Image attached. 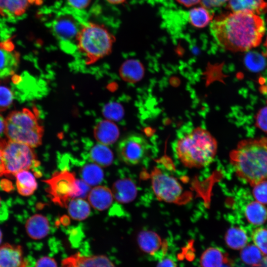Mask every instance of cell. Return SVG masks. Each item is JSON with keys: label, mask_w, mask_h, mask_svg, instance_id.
<instances>
[{"label": "cell", "mask_w": 267, "mask_h": 267, "mask_svg": "<svg viewBox=\"0 0 267 267\" xmlns=\"http://www.w3.org/2000/svg\"><path fill=\"white\" fill-rule=\"evenodd\" d=\"M210 30L218 44L233 52L245 51L258 46L265 32L263 20L248 11L232 12L213 20Z\"/></svg>", "instance_id": "obj_1"}, {"label": "cell", "mask_w": 267, "mask_h": 267, "mask_svg": "<svg viewBox=\"0 0 267 267\" xmlns=\"http://www.w3.org/2000/svg\"><path fill=\"white\" fill-rule=\"evenodd\" d=\"M217 142L206 129L190 125L178 131L173 147L176 156L186 167L201 168L209 165L217 151Z\"/></svg>", "instance_id": "obj_2"}, {"label": "cell", "mask_w": 267, "mask_h": 267, "mask_svg": "<svg viewBox=\"0 0 267 267\" xmlns=\"http://www.w3.org/2000/svg\"><path fill=\"white\" fill-rule=\"evenodd\" d=\"M229 157L236 175L243 181L252 186L267 181V137L241 140Z\"/></svg>", "instance_id": "obj_3"}, {"label": "cell", "mask_w": 267, "mask_h": 267, "mask_svg": "<svg viewBox=\"0 0 267 267\" xmlns=\"http://www.w3.org/2000/svg\"><path fill=\"white\" fill-rule=\"evenodd\" d=\"M4 134L9 140L38 147L42 143L43 127L36 108H24L9 114L5 119Z\"/></svg>", "instance_id": "obj_4"}, {"label": "cell", "mask_w": 267, "mask_h": 267, "mask_svg": "<svg viewBox=\"0 0 267 267\" xmlns=\"http://www.w3.org/2000/svg\"><path fill=\"white\" fill-rule=\"evenodd\" d=\"M76 44L87 63H93L111 52L115 38L103 25L88 22L76 36Z\"/></svg>", "instance_id": "obj_5"}, {"label": "cell", "mask_w": 267, "mask_h": 267, "mask_svg": "<svg viewBox=\"0 0 267 267\" xmlns=\"http://www.w3.org/2000/svg\"><path fill=\"white\" fill-rule=\"evenodd\" d=\"M3 175L13 176L18 172L39 166L32 147L20 142L5 140L2 149Z\"/></svg>", "instance_id": "obj_6"}, {"label": "cell", "mask_w": 267, "mask_h": 267, "mask_svg": "<svg viewBox=\"0 0 267 267\" xmlns=\"http://www.w3.org/2000/svg\"><path fill=\"white\" fill-rule=\"evenodd\" d=\"M44 181L52 202L61 207H67L71 199L78 197L80 189L74 173L66 170L55 172Z\"/></svg>", "instance_id": "obj_7"}, {"label": "cell", "mask_w": 267, "mask_h": 267, "mask_svg": "<svg viewBox=\"0 0 267 267\" xmlns=\"http://www.w3.org/2000/svg\"><path fill=\"white\" fill-rule=\"evenodd\" d=\"M153 190L160 200L170 203H182L185 193L177 179L170 174L155 168L151 174Z\"/></svg>", "instance_id": "obj_8"}, {"label": "cell", "mask_w": 267, "mask_h": 267, "mask_svg": "<svg viewBox=\"0 0 267 267\" xmlns=\"http://www.w3.org/2000/svg\"><path fill=\"white\" fill-rule=\"evenodd\" d=\"M149 148L147 140L138 134L129 135L121 140L117 147L119 158L129 165H136L146 157Z\"/></svg>", "instance_id": "obj_9"}, {"label": "cell", "mask_w": 267, "mask_h": 267, "mask_svg": "<svg viewBox=\"0 0 267 267\" xmlns=\"http://www.w3.org/2000/svg\"><path fill=\"white\" fill-rule=\"evenodd\" d=\"M137 242L144 252L158 257L160 259L164 257L167 245L156 233L149 230L142 231L137 236Z\"/></svg>", "instance_id": "obj_10"}, {"label": "cell", "mask_w": 267, "mask_h": 267, "mask_svg": "<svg viewBox=\"0 0 267 267\" xmlns=\"http://www.w3.org/2000/svg\"><path fill=\"white\" fill-rule=\"evenodd\" d=\"M62 267H116L110 260L104 255L85 256L76 253L64 259Z\"/></svg>", "instance_id": "obj_11"}, {"label": "cell", "mask_w": 267, "mask_h": 267, "mask_svg": "<svg viewBox=\"0 0 267 267\" xmlns=\"http://www.w3.org/2000/svg\"><path fill=\"white\" fill-rule=\"evenodd\" d=\"M27 265L20 245L5 243L0 246V267H26Z\"/></svg>", "instance_id": "obj_12"}, {"label": "cell", "mask_w": 267, "mask_h": 267, "mask_svg": "<svg viewBox=\"0 0 267 267\" xmlns=\"http://www.w3.org/2000/svg\"><path fill=\"white\" fill-rule=\"evenodd\" d=\"M111 191L113 198L121 203H128L133 201L137 193L135 183L129 178L116 180L113 184Z\"/></svg>", "instance_id": "obj_13"}, {"label": "cell", "mask_w": 267, "mask_h": 267, "mask_svg": "<svg viewBox=\"0 0 267 267\" xmlns=\"http://www.w3.org/2000/svg\"><path fill=\"white\" fill-rule=\"evenodd\" d=\"M36 0H0V15L7 19L23 15Z\"/></svg>", "instance_id": "obj_14"}, {"label": "cell", "mask_w": 267, "mask_h": 267, "mask_svg": "<svg viewBox=\"0 0 267 267\" xmlns=\"http://www.w3.org/2000/svg\"><path fill=\"white\" fill-rule=\"evenodd\" d=\"M88 199L93 208L103 211L111 205L113 196L112 191L107 187L97 185L90 190Z\"/></svg>", "instance_id": "obj_15"}, {"label": "cell", "mask_w": 267, "mask_h": 267, "mask_svg": "<svg viewBox=\"0 0 267 267\" xmlns=\"http://www.w3.org/2000/svg\"><path fill=\"white\" fill-rule=\"evenodd\" d=\"M25 228L28 236L35 240L45 237L49 231V224L47 219L41 214H35L30 217L25 224Z\"/></svg>", "instance_id": "obj_16"}, {"label": "cell", "mask_w": 267, "mask_h": 267, "mask_svg": "<svg viewBox=\"0 0 267 267\" xmlns=\"http://www.w3.org/2000/svg\"><path fill=\"white\" fill-rule=\"evenodd\" d=\"M94 137L100 143L110 145L118 139L119 132L117 127L109 121H102L95 127Z\"/></svg>", "instance_id": "obj_17"}, {"label": "cell", "mask_w": 267, "mask_h": 267, "mask_svg": "<svg viewBox=\"0 0 267 267\" xmlns=\"http://www.w3.org/2000/svg\"><path fill=\"white\" fill-rule=\"evenodd\" d=\"M19 59L18 52L7 50L0 46V78L13 75L18 67Z\"/></svg>", "instance_id": "obj_18"}, {"label": "cell", "mask_w": 267, "mask_h": 267, "mask_svg": "<svg viewBox=\"0 0 267 267\" xmlns=\"http://www.w3.org/2000/svg\"><path fill=\"white\" fill-rule=\"evenodd\" d=\"M227 6L232 12L248 11L257 15L267 11L264 0H228Z\"/></svg>", "instance_id": "obj_19"}, {"label": "cell", "mask_w": 267, "mask_h": 267, "mask_svg": "<svg viewBox=\"0 0 267 267\" xmlns=\"http://www.w3.org/2000/svg\"><path fill=\"white\" fill-rule=\"evenodd\" d=\"M144 72L142 64L136 59L127 60L120 69V74L122 79L131 83H136L141 80Z\"/></svg>", "instance_id": "obj_20"}, {"label": "cell", "mask_w": 267, "mask_h": 267, "mask_svg": "<svg viewBox=\"0 0 267 267\" xmlns=\"http://www.w3.org/2000/svg\"><path fill=\"white\" fill-rule=\"evenodd\" d=\"M16 179V187L19 194L23 196L32 194L37 187L35 178L32 173L28 170H22L14 176Z\"/></svg>", "instance_id": "obj_21"}, {"label": "cell", "mask_w": 267, "mask_h": 267, "mask_svg": "<svg viewBox=\"0 0 267 267\" xmlns=\"http://www.w3.org/2000/svg\"><path fill=\"white\" fill-rule=\"evenodd\" d=\"M248 221L255 225L263 224L267 220V208L257 201L249 203L244 210Z\"/></svg>", "instance_id": "obj_22"}, {"label": "cell", "mask_w": 267, "mask_h": 267, "mask_svg": "<svg viewBox=\"0 0 267 267\" xmlns=\"http://www.w3.org/2000/svg\"><path fill=\"white\" fill-rule=\"evenodd\" d=\"M227 261L225 254L220 249L215 247L206 249L200 258L202 267H221Z\"/></svg>", "instance_id": "obj_23"}, {"label": "cell", "mask_w": 267, "mask_h": 267, "mask_svg": "<svg viewBox=\"0 0 267 267\" xmlns=\"http://www.w3.org/2000/svg\"><path fill=\"white\" fill-rule=\"evenodd\" d=\"M89 156L92 161L102 167L109 166L114 159L112 150L106 145L100 143L91 148Z\"/></svg>", "instance_id": "obj_24"}, {"label": "cell", "mask_w": 267, "mask_h": 267, "mask_svg": "<svg viewBox=\"0 0 267 267\" xmlns=\"http://www.w3.org/2000/svg\"><path fill=\"white\" fill-rule=\"evenodd\" d=\"M52 29L55 35L60 39H67L76 37L79 30L75 22L69 18H59L52 24Z\"/></svg>", "instance_id": "obj_25"}, {"label": "cell", "mask_w": 267, "mask_h": 267, "mask_svg": "<svg viewBox=\"0 0 267 267\" xmlns=\"http://www.w3.org/2000/svg\"><path fill=\"white\" fill-rule=\"evenodd\" d=\"M67 207L69 216L72 219L77 221L86 219L90 213L89 204L83 198L71 199Z\"/></svg>", "instance_id": "obj_26"}, {"label": "cell", "mask_w": 267, "mask_h": 267, "mask_svg": "<svg viewBox=\"0 0 267 267\" xmlns=\"http://www.w3.org/2000/svg\"><path fill=\"white\" fill-rule=\"evenodd\" d=\"M225 242L231 249L240 250L247 244L248 238L245 231L238 227H233L226 232L225 236Z\"/></svg>", "instance_id": "obj_27"}, {"label": "cell", "mask_w": 267, "mask_h": 267, "mask_svg": "<svg viewBox=\"0 0 267 267\" xmlns=\"http://www.w3.org/2000/svg\"><path fill=\"white\" fill-rule=\"evenodd\" d=\"M82 179L89 186H96L101 182L104 173L101 167L95 163L84 165L81 169Z\"/></svg>", "instance_id": "obj_28"}, {"label": "cell", "mask_w": 267, "mask_h": 267, "mask_svg": "<svg viewBox=\"0 0 267 267\" xmlns=\"http://www.w3.org/2000/svg\"><path fill=\"white\" fill-rule=\"evenodd\" d=\"M188 18L193 27L202 28L212 21L213 15L208 8L201 6L191 9L189 12Z\"/></svg>", "instance_id": "obj_29"}, {"label": "cell", "mask_w": 267, "mask_h": 267, "mask_svg": "<svg viewBox=\"0 0 267 267\" xmlns=\"http://www.w3.org/2000/svg\"><path fill=\"white\" fill-rule=\"evenodd\" d=\"M240 257L244 263L254 267L260 266L264 260L262 253L253 244L248 245L243 248Z\"/></svg>", "instance_id": "obj_30"}, {"label": "cell", "mask_w": 267, "mask_h": 267, "mask_svg": "<svg viewBox=\"0 0 267 267\" xmlns=\"http://www.w3.org/2000/svg\"><path fill=\"white\" fill-rule=\"evenodd\" d=\"M14 97L12 88L3 82L0 84V112L8 109L12 104Z\"/></svg>", "instance_id": "obj_31"}, {"label": "cell", "mask_w": 267, "mask_h": 267, "mask_svg": "<svg viewBox=\"0 0 267 267\" xmlns=\"http://www.w3.org/2000/svg\"><path fill=\"white\" fill-rule=\"evenodd\" d=\"M252 238L262 254L267 255V229L263 227L255 229L252 233Z\"/></svg>", "instance_id": "obj_32"}, {"label": "cell", "mask_w": 267, "mask_h": 267, "mask_svg": "<svg viewBox=\"0 0 267 267\" xmlns=\"http://www.w3.org/2000/svg\"><path fill=\"white\" fill-rule=\"evenodd\" d=\"M253 187L256 201L264 205L267 204V181L261 182Z\"/></svg>", "instance_id": "obj_33"}, {"label": "cell", "mask_w": 267, "mask_h": 267, "mask_svg": "<svg viewBox=\"0 0 267 267\" xmlns=\"http://www.w3.org/2000/svg\"><path fill=\"white\" fill-rule=\"evenodd\" d=\"M256 125L262 131L267 133V106L258 112L256 116Z\"/></svg>", "instance_id": "obj_34"}, {"label": "cell", "mask_w": 267, "mask_h": 267, "mask_svg": "<svg viewBox=\"0 0 267 267\" xmlns=\"http://www.w3.org/2000/svg\"><path fill=\"white\" fill-rule=\"evenodd\" d=\"M105 115L113 119H118L122 115V109L119 105L114 104L107 106L104 111Z\"/></svg>", "instance_id": "obj_35"}, {"label": "cell", "mask_w": 267, "mask_h": 267, "mask_svg": "<svg viewBox=\"0 0 267 267\" xmlns=\"http://www.w3.org/2000/svg\"><path fill=\"white\" fill-rule=\"evenodd\" d=\"M35 267H57V266L54 259L45 256L37 260Z\"/></svg>", "instance_id": "obj_36"}, {"label": "cell", "mask_w": 267, "mask_h": 267, "mask_svg": "<svg viewBox=\"0 0 267 267\" xmlns=\"http://www.w3.org/2000/svg\"><path fill=\"white\" fill-rule=\"evenodd\" d=\"M77 182L79 187V193L77 198L85 199L88 197L90 192V186L83 179H77Z\"/></svg>", "instance_id": "obj_37"}, {"label": "cell", "mask_w": 267, "mask_h": 267, "mask_svg": "<svg viewBox=\"0 0 267 267\" xmlns=\"http://www.w3.org/2000/svg\"><path fill=\"white\" fill-rule=\"evenodd\" d=\"M66 1L70 7L76 9L82 10L89 6L91 0H66Z\"/></svg>", "instance_id": "obj_38"}, {"label": "cell", "mask_w": 267, "mask_h": 267, "mask_svg": "<svg viewBox=\"0 0 267 267\" xmlns=\"http://www.w3.org/2000/svg\"><path fill=\"white\" fill-rule=\"evenodd\" d=\"M228 0H201L202 6L209 9L223 5Z\"/></svg>", "instance_id": "obj_39"}, {"label": "cell", "mask_w": 267, "mask_h": 267, "mask_svg": "<svg viewBox=\"0 0 267 267\" xmlns=\"http://www.w3.org/2000/svg\"><path fill=\"white\" fill-rule=\"evenodd\" d=\"M157 267H177L175 262L170 257H163L159 262Z\"/></svg>", "instance_id": "obj_40"}, {"label": "cell", "mask_w": 267, "mask_h": 267, "mask_svg": "<svg viewBox=\"0 0 267 267\" xmlns=\"http://www.w3.org/2000/svg\"><path fill=\"white\" fill-rule=\"evenodd\" d=\"M179 3L189 7L201 2V0H176Z\"/></svg>", "instance_id": "obj_41"}, {"label": "cell", "mask_w": 267, "mask_h": 267, "mask_svg": "<svg viewBox=\"0 0 267 267\" xmlns=\"http://www.w3.org/2000/svg\"><path fill=\"white\" fill-rule=\"evenodd\" d=\"M5 140L0 137V176H3V168L2 164V149Z\"/></svg>", "instance_id": "obj_42"}, {"label": "cell", "mask_w": 267, "mask_h": 267, "mask_svg": "<svg viewBox=\"0 0 267 267\" xmlns=\"http://www.w3.org/2000/svg\"><path fill=\"white\" fill-rule=\"evenodd\" d=\"M5 128V120L0 114V137L4 133Z\"/></svg>", "instance_id": "obj_43"}, {"label": "cell", "mask_w": 267, "mask_h": 267, "mask_svg": "<svg viewBox=\"0 0 267 267\" xmlns=\"http://www.w3.org/2000/svg\"><path fill=\"white\" fill-rule=\"evenodd\" d=\"M108 2L112 4H119L124 2L126 0H106Z\"/></svg>", "instance_id": "obj_44"}, {"label": "cell", "mask_w": 267, "mask_h": 267, "mask_svg": "<svg viewBox=\"0 0 267 267\" xmlns=\"http://www.w3.org/2000/svg\"><path fill=\"white\" fill-rule=\"evenodd\" d=\"M264 46H265V52H263V54L265 56L267 57V36L266 42L264 44Z\"/></svg>", "instance_id": "obj_45"}, {"label": "cell", "mask_w": 267, "mask_h": 267, "mask_svg": "<svg viewBox=\"0 0 267 267\" xmlns=\"http://www.w3.org/2000/svg\"><path fill=\"white\" fill-rule=\"evenodd\" d=\"M261 90L267 95V85L262 87Z\"/></svg>", "instance_id": "obj_46"}, {"label": "cell", "mask_w": 267, "mask_h": 267, "mask_svg": "<svg viewBox=\"0 0 267 267\" xmlns=\"http://www.w3.org/2000/svg\"><path fill=\"white\" fill-rule=\"evenodd\" d=\"M3 206V205L2 204V201H1V199L0 198V210H4V208H3V209L1 208V206ZM0 220H1L0 219Z\"/></svg>", "instance_id": "obj_47"}, {"label": "cell", "mask_w": 267, "mask_h": 267, "mask_svg": "<svg viewBox=\"0 0 267 267\" xmlns=\"http://www.w3.org/2000/svg\"><path fill=\"white\" fill-rule=\"evenodd\" d=\"M2 232L0 229V244L1 242V241H2Z\"/></svg>", "instance_id": "obj_48"}, {"label": "cell", "mask_w": 267, "mask_h": 267, "mask_svg": "<svg viewBox=\"0 0 267 267\" xmlns=\"http://www.w3.org/2000/svg\"><path fill=\"white\" fill-rule=\"evenodd\" d=\"M264 262L265 263V265L266 267H267V256L264 259Z\"/></svg>", "instance_id": "obj_49"}, {"label": "cell", "mask_w": 267, "mask_h": 267, "mask_svg": "<svg viewBox=\"0 0 267 267\" xmlns=\"http://www.w3.org/2000/svg\"><path fill=\"white\" fill-rule=\"evenodd\" d=\"M221 267H227L224 266L223 265V266H222Z\"/></svg>", "instance_id": "obj_50"}]
</instances>
